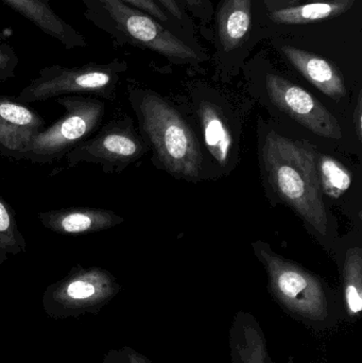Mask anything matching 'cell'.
Wrapping results in <instances>:
<instances>
[{
	"label": "cell",
	"mask_w": 362,
	"mask_h": 363,
	"mask_svg": "<svg viewBox=\"0 0 362 363\" xmlns=\"http://www.w3.org/2000/svg\"><path fill=\"white\" fill-rule=\"evenodd\" d=\"M130 100L159 164L170 174L187 180L199 177V144L181 115L152 91H132Z\"/></svg>",
	"instance_id": "obj_2"
},
{
	"label": "cell",
	"mask_w": 362,
	"mask_h": 363,
	"mask_svg": "<svg viewBox=\"0 0 362 363\" xmlns=\"http://www.w3.org/2000/svg\"><path fill=\"white\" fill-rule=\"evenodd\" d=\"M149 363H150V362H149Z\"/></svg>",
	"instance_id": "obj_28"
},
{
	"label": "cell",
	"mask_w": 362,
	"mask_h": 363,
	"mask_svg": "<svg viewBox=\"0 0 362 363\" xmlns=\"http://www.w3.org/2000/svg\"><path fill=\"white\" fill-rule=\"evenodd\" d=\"M0 123H12L29 129H44L46 123L27 104H21L16 98L0 96Z\"/></svg>",
	"instance_id": "obj_20"
},
{
	"label": "cell",
	"mask_w": 362,
	"mask_h": 363,
	"mask_svg": "<svg viewBox=\"0 0 362 363\" xmlns=\"http://www.w3.org/2000/svg\"><path fill=\"white\" fill-rule=\"evenodd\" d=\"M65 113L34 136L26 161L48 165L66 157L78 145L95 133L106 114V104L91 96H63L57 98Z\"/></svg>",
	"instance_id": "obj_5"
},
{
	"label": "cell",
	"mask_w": 362,
	"mask_h": 363,
	"mask_svg": "<svg viewBox=\"0 0 362 363\" xmlns=\"http://www.w3.org/2000/svg\"><path fill=\"white\" fill-rule=\"evenodd\" d=\"M127 69L123 62L83 64L67 67L55 64L38 72V77L21 89L16 99L23 104L46 101L63 96L80 95L113 99L120 74Z\"/></svg>",
	"instance_id": "obj_4"
},
{
	"label": "cell",
	"mask_w": 362,
	"mask_h": 363,
	"mask_svg": "<svg viewBox=\"0 0 362 363\" xmlns=\"http://www.w3.org/2000/svg\"><path fill=\"white\" fill-rule=\"evenodd\" d=\"M27 251V242L19 230L12 206L0 194V266L10 255Z\"/></svg>",
	"instance_id": "obj_17"
},
{
	"label": "cell",
	"mask_w": 362,
	"mask_h": 363,
	"mask_svg": "<svg viewBox=\"0 0 362 363\" xmlns=\"http://www.w3.org/2000/svg\"><path fill=\"white\" fill-rule=\"evenodd\" d=\"M266 86L271 101L293 121L321 138L340 140L337 119L307 91L276 74H267Z\"/></svg>",
	"instance_id": "obj_9"
},
{
	"label": "cell",
	"mask_w": 362,
	"mask_h": 363,
	"mask_svg": "<svg viewBox=\"0 0 362 363\" xmlns=\"http://www.w3.org/2000/svg\"><path fill=\"white\" fill-rule=\"evenodd\" d=\"M282 52L304 78L332 99L340 100L346 95L341 72L329 60L293 46L282 47Z\"/></svg>",
	"instance_id": "obj_12"
},
{
	"label": "cell",
	"mask_w": 362,
	"mask_h": 363,
	"mask_svg": "<svg viewBox=\"0 0 362 363\" xmlns=\"http://www.w3.org/2000/svg\"><path fill=\"white\" fill-rule=\"evenodd\" d=\"M199 116L208 151L218 163L225 165L227 163L232 149V136L225 119L218 108L208 102H203L200 106Z\"/></svg>",
	"instance_id": "obj_15"
},
{
	"label": "cell",
	"mask_w": 362,
	"mask_h": 363,
	"mask_svg": "<svg viewBox=\"0 0 362 363\" xmlns=\"http://www.w3.org/2000/svg\"><path fill=\"white\" fill-rule=\"evenodd\" d=\"M38 130L0 123V157L21 161L26 160Z\"/></svg>",
	"instance_id": "obj_19"
},
{
	"label": "cell",
	"mask_w": 362,
	"mask_h": 363,
	"mask_svg": "<svg viewBox=\"0 0 362 363\" xmlns=\"http://www.w3.org/2000/svg\"><path fill=\"white\" fill-rule=\"evenodd\" d=\"M19 65V57L14 47L0 34V83L14 78Z\"/></svg>",
	"instance_id": "obj_21"
},
{
	"label": "cell",
	"mask_w": 362,
	"mask_h": 363,
	"mask_svg": "<svg viewBox=\"0 0 362 363\" xmlns=\"http://www.w3.org/2000/svg\"><path fill=\"white\" fill-rule=\"evenodd\" d=\"M263 163L278 196L317 232L327 234L329 217L312 150L271 132L264 144Z\"/></svg>",
	"instance_id": "obj_1"
},
{
	"label": "cell",
	"mask_w": 362,
	"mask_h": 363,
	"mask_svg": "<svg viewBox=\"0 0 362 363\" xmlns=\"http://www.w3.org/2000/svg\"><path fill=\"white\" fill-rule=\"evenodd\" d=\"M40 32L57 40L64 48H85L86 38L55 12L49 0H1Z\"/></svg>",
	"instance_id": "obj_11"
},
{
	"label": "cell",
	"mask_w": 362,
	"mask_h": 363,
	"mask_svg": "<svg viewBox=\"0 0 362 363\" xmlns=\"http://www.w3.org/2000/svg\"><path fill=\"white\" fill-rule=\"evenodd\" d=\"M104 363H149V362L136 352L125 349L123 351L113 352L110 355L106 356Z\"/></svg>",
	"instance_id": "obj_23"
},
{
	"label": "cell",
	"mask_w": 362,
	"mask_h": 363,
	"mask_svg": "<svg viewBox=\"0 0 362 363\" xmlns=\"http://www.w3.org/2000/svg\"><path fill=\"white\" fill-rule=\"evenodd\" d=\"M47 230L65 236H81L110 230L125 221L110 209L98 207H66L38 213Z\"/></svg>",
	"instance_id": "obj_10"
},
{
	"label": "cell",
	"mask_w": 362,
	"mask_h": 363,
	"mask_svg": "<svg viewBox=\"0 0 362 363\" xmlns=\"http://www.w3.org/2000/svg\"><path fill=\"white\" fill-rule=\"evenodd\" d=\"M355 1L356 0H315L273 11L269 17L281 25H306L340 16L350 10Z\"/></svg>",
	"instance_id": "obj_14"
},
{
	"label": "cell",
	"mask_w": 362,
	"mask_h": 363,
	"mask_svg": "<svg viewBox=\"0 0 362 363\" xmlns=\"http://www.w3.org/2000/svg\"><path fill=\"white\" fill-rule=\"evenodd\" d=\"M256 252L267 270L270 288L281 304L308 321L324 322L327 319L329 300L319 279L299 264L264 247H259Z\"/></svg>",
	"instance_id": "obj_7"
},
{
	"label": "cell",
	"mask_w": 362,
	"mask_h": 363,
	"mask_svg": "<svg viewBox=\"0 0 362 363\" xmlns=\"http://www.w3.org/2000/svg\"><path fill=\"white\" fill-rule=\"evenodd\" d=\"M185 1H186L187 6H191V8L193 9L199 8L203 0H185Z\"/></svg>",
	"instance_id": "obj_26"
},
{
	"label": "cell",
	"mask_w": 362,
	"mask_h": 363,
	"mask_svg": "<svg viewBox=\"0 0 362 363\" xmlns=\"http://www.w3.org/2000/svg\"><path fill=\"white\" fill-rule=\"evenodd\" d=\"M119 290L120 286L106 269L77 264L65 277L47 288L43 296V306L53 318L96 313Z\"/></svg>",
	"instance_id": "obj_6"
},
{
	"label": "cell",
	"mask_w": 362,
	"mask_h": 363,
	"mask_svg": "<svg viewBox=\"0 0 362 363\" xmlns=\"http://www.w3.org/2000/svg\"><path fill=\"white\" fill-rule=\"evenodd\" d=\"M312 1H315V0H312Z\"/></svg>",
	"instance_id": "obj_27"
},
{
	"label": "cell",
	"mask_w": 362,
	"mask_h": 363,
	"mask_svg": "<svg viewBox=\"0 0 362 363\" xmlns=\"http://www.w3.org/2000/svg\"><path fill=\"white\" fill-rule=\"evenodd\" d=\"M344 290L349 315L358 317L362 311V252L359 247L350 249L346 253Z\"/></svg>",
	"instance_id": "obj_16"
},
{
	"label": "cell",
	"mask_w": 362,
	"mask_h": 363,
	"mask_svg": "<svg viewBox=\"0 0 362 363\" xmlns=\"http://www.w3.org/2000/svg\"><path fill=\"white\" fill-rule=\"evenodd\" d=\"M159 1L161 6L171 14V16L176 17L179 21L183 18L182 10H181L176 0H159Z\"/></svg>",
	"instance_id": "obj_24"
},
{
	"label": "cell",
	"mask_w": 362,
	"mask_h": 363,
	"mask_svg": "<svg viewBox=\"0 0 362 363\" xmlns=\"http://www.w3.org/2000/svg\"><path fill=\"white\" fill-rule=\"evenodd\" d=\"M147 14L151 15L155 19H159L161 21H167L168 17L166 13L164 12L163 9L161 8L159 4H157L154 0H121Z\"/></svg>",
	"instance_id": "obj_22"
},
{
	"label": "cell",
	"mask_w": 362,
	"mask_h": 363,
	"mask_svg": "<svg viewBox=\"0 0 362 363\" xmlns=\"http://www.w3.org/2000/svg\"><path fill=\"white\" fill-rule=\"evenodd\" d=\"M317 172L321 189L327 196L338 199L352 185V174L337 160L327 155L316 157Z\"/></svg>",
	"instance_id": "obj_18"
},
{
	"label": "cell",
	"mask_w": 362,
	"mask_h": 363,
	"mask_svg": "<svg viewBox=\"0 0 362 363\" xmlns=\"http://www.w3.org/2000/svg\"><path fill=\"white\" fill-rule=\"evenodd\" d=\"M251 27V0H222L217 14L219 40L225 51L246 40Z\"/></svg>",
	"instance_id": "obj_13"
},
{
	"label": "cell",
	"mask_w": 362,
	"mask_h": 363,
	"mask_svg": "<svg viewBox=\"0 0 362 363\" xmlns=\"http://www.w3.org/2000/svg\"><path fill=\"white\" fill-rule=\"evenodd\" d=\"M357 123L356 129L358 138L361 140L362 136V111H361V95L359 96L358 106H357L356 110Z\"/></svg>",
	"instance_id": "obj_25"
},
{
	"label": "cell",
	"mask_w": 362,
	"mask_h": 363,
	"mask_svg": "<svg viewBox=\"0 0 362 363\" xmlns=\"http://www.w3.org/2000/svg\"><path fill=\"white\" fill-rule=\"evenodd\" d=\"M145 151V143L127 121H113L78 145L66 159L68 168L81 163L93 164L111 174L121 172L140 159Z\"/></svg>",
	"instance_id": "obj_8"
},
{
	"label": "cell",
	"mask_w": 362,
	"mask_h": 363,
	"mask_svg": "<svg viewBox=\"0 0 362 363\" xmlns=\"http://www.w3.org/2000/svg\"><path fill=\"white\" fill-rule=\"evenodd\" d=\"M85 18L120 44H131L170 60L196 62L193 49L164 28L154 17L121 0H81Z\"/></svg>",
	"instance_id": "obj_3"
}]
</instances>
